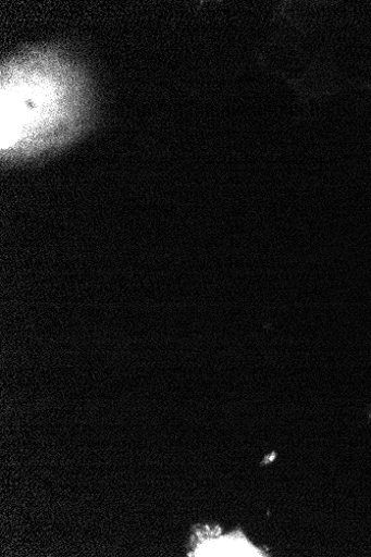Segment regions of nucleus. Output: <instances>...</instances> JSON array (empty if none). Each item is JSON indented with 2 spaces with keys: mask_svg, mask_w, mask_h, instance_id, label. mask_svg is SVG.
<instances>
[{
  "mask_svg": "<svg viewBox=\"0 0 371 557\" xmlns=\"http://www.w3.org/2000/svg\"><path fill=\"white\" fill-rule=\"evenodd\" d=\"M86 112L77 70L51 50H29L9 61L0 79V147L30 156L77 134Z\"/></svg>",
  "mask_w": 371,
  "mask_h": 557,
  "instance_id": "1",
  "label": "nucleus"
}]
</instances>
